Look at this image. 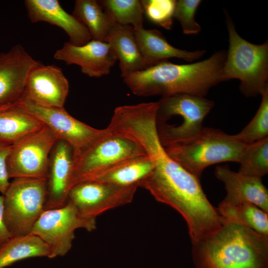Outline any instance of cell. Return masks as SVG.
I'll use <instances>...</instances> for the list:
<instances>
[{
	"label": "cell",
	"mask_w": 268,
	"mask_h": 268,
	"mask_svg": "<svg viewBox=\"0 0 268 268\" xmlns=\"http://www.w3.org/2000/svg\"><path fill=\"white\" fill-rule=\"evenodd\" d=\"M40 64L19 44L0 53V108L19 101L29 73Z\"/></svg>",
	"instance_id": "obj_13"
},
{
	"label": "cell",
	"mask_w": 268,
	"mask_h": 268,
	"mask_svg": "<svg viewBox=\"0 0 268 268\" xmlns=\"http://www.w3.org/2000/svg\"><path fill=\"white\" fill-rule=\"evenodd\" d=\"M73 158L72 147L58 139L50 155L45 210L59 208L67 203L72 187Z\"/></svg>",
	"instance_id": "obj_16"
},
{
	"label": "cell",
	"mask_w": 268,
	"mask_h": 268,
	"mask_svg": "<svg viewBox=\"0 0 268 268\" xmlns=\"http://www.w3.org/2000/svg\"><path fill=\"white\" fill-rule=\"evenodd\" d=\"M54 57L67 65L79 66L83 73L92 77L109 74L117 61L108 43L92 39L82 46L65 42L61 49L56 51Z\"/></svg>",
	"instance_id": "obj_15"
},
{
	"label": "cell",
	"mask_w": 268,
	"mask_h": 268,
	"mask_svg": "<svg viewBox=\"0 0 268 268\" xmlns=\"http://www.w3.org/2000/svg\"><path fill=\"white\" fill-rule=\"evenodd\" d=\"M200 0H176L173 17L180 23L185 34L199 33L201 27L195 20L196 10L201 2Z\"/></svg>",
	"instance_id": "obj_30"
},
{
	"label": "cell",
	"mask_w": 268,
	"mask_h": 268,
	"mask_svg": "<svg viewBox=\"0 0 268 268\" xmlns=\"http://www.w3.org/2000/svg\"><path fill=\"white\" fill-rule=\"evenodd\" d=\"M196 268H268V236L240 223L224 221L192 244Z\"/></svg>",
	"instance_id": "obj_3"
},
{
	"label": "cell",
	"mask_w": 268,
	"mask_h": 268,
	"mask_svg": "<svg viewBox=\"0 0 268 268\" xmlns=\"http://www.w3.org/2000/svg\"><path fill=\"white\" fill-rule=\"evenodd\" d=\"M227 52L220 50L201 62L175 64L168 60L123 78L127 86L139 96L189 94L204 97L223 81L222 70Z\"/></svg>",
	"instance_id": "obj_2"
},
{
	"label": "cell",
	"mask_w": 268,
	"mask_h": 268,
	"mask_svg": "<svg viewBox=\"0 0 268 268\" xmlns=\"http://www.w3.org/2000/svg\"><path fill=\"white\" fill-rule=\"evenodd\" d=\"M24 3L32 22L44 21L61 28L71 44L82 46L92 39L87 28L66 12L58 0H26Z\"/></svg>",
	"instance_id": "obj_18"
},
{
	"label": "cell",
	"mask_w": 268,
	"mask_h": 268,
	"mask_svg": "<svg viewBox=\"0 0 268 268\" xmlns=\"http://www.w3.org/2000/svg\"><path fill=\"white\" fill-rule=\"evenodd\" d=\"M138 187V184L124 186L83 181L70 188L68 201L83 217L96 219L107 211L131 202Z\"/></svg>",
	"instance_id": "obj_12"
},
{
	"label": "cell",
	"mask_w": 268,
	"mask_h": 268,
	"mask_svg": "<svg viewBox=\"0 0 268 268\" xmlns=\"http://www.w3.org/2000/svg\"><path fill=\"white\" fill-rule=\"evenodd\" d=\"M57 140L44 126L12 144L7 159L10 178L46 179L50 155Z\"/></svg>",
	"instance_id": "obj_10"
},
{
	"label": "cell",
	"mask_w": 268,
	"mask_h": 268,
	"mask_svg": "<svg viewBox=\"0 0 268 268\" xmlns=\"http://www.w3.org/2000/svg\"><path fill=\"white\" fill-rule=\"evenodd\" d=\"M157 102L156 131L165 148L198 134L203 127L204 117L214 105L213 101L204 97L189 94L162 97Z\"/></svg>",
	"instance_id": "obj_5"
},
{
	"label": "cell",
	"mask_w": 268,
	"mask_h": 268,
	"mask_svg": "<svg viewBox=\"0 0 268 268\" xmlns=\"http://www.w3.org/2000/svg\"><path fill=\"white\" fill-rule=\"evenodd\" d=\"M134 32L147 67L173 58L193 62L200 59L206 52L204 50L188 51L176 48L156 29H146L141 27L134 29Z\"/></svg>",
	"instance_id": "obj_19"
},
{
	"label": "cell",
	"mask_w": 268,
	"mask_h": 268,
	"mask_svg": "<svg viewBox=\"0 0 268 268\" xmlns=\"http://www.w3.org/2000/svg\"><path fill=\"white\" fill-rule=\"evenodd\" d=\"M69 88L61 68L41 64L29 73L22 98L41 106L64 108Z\"/></svg>",
	"instance_id": "obj_14"
},
{
	"label": "cell",
	"mask_w": 268,
	"mask_h": 268,
	"mask_svg": "<svg viewBox=\"0 0 268 268\" xmlns=\"http://www.w3.org/2000/svg\"><path fill=\"white\" fill-rule=\"evenodd\" d=\"M106 42L109 44L119 61L123 78L147 68L137 45L132 26L116 23L111 30Z\"/></svg>",
	"instance_id": "obj_20"
},
{
	"label": "cell",
	"mask_w": 268,
	"mask_h": 268,
	"mask_svg": "<svg viewBox=\"0 0 268 268\" xmlns=\"http://www.w3.org/2000/svg\"><path fill=\"white\" fill-rule=\"evenodd\" d=\"M144 14L151 22L170 30L176 4L174 0H140Z\"/></svg>",
	"instance_id": "obj_29"
},
{
	"label": "cell",
	"mask_w": 268,
	"mask_h": 268,
	"mask_svg": "<svg viewBox=\"0 0 268 268\" xmlns=\"http://www.w3.org/2000/svg\"><path fill=\"white\" fill-rule=\"evenodd\" d=\"M146 153L152 168L138 182V187L182 215L187 224L192 244L218 229L223 224V218L218 208L207 199L200 179L170 157L158 142L150 144Z\"/></svg>",
	"instance_id": "obj_1"
},
{
	"label": "cell",
	"mask_w": 268,
	"mask_h": 268,
	"mask_svg": "<svg viewBox=\"0 0 268 268\" xmlns=\"http://www.w3.org/2000/svg\"><path fill=\"white\" fill-rule=\"evenodd\" d=\"M225 15L229 45L222 70L223 81L238 79L240 90L246 96L261 95L268 89V42L256 45L245 40L226 11Z\"/></svg>",
	"instance_id": "obj_4"
},
{
	"label": "cell",
	"mask_w": 268,
	"mask_h": 268,
	"mask_svg": "<svg viewBox=\"0 0 268 268\" xmlns=\"http://www.w3.org/2000/svg\"><path fill=\"white\" fill-rule=\"evenodd\" d=\"M214 173L224 183L227 193L220 203L235 206L251 203L268 212V191L262 178L233 171L227 165L217 166Z\"/></svg>",
	"instance_id": "obj_17"
},
{
	"label": "cell",
	"mask_w": 268,
	"mask_h": 268,
	"mask_svg": "<svg viewBox=\"0 0 268 268\" xmlns=\"http://www.w3.org/2000/svg\"><path fill=\"white\" fill-rule=\"evenodd\" d=\"M152 168L151 162L145 153L123 161L99 173L89 181L124 186L138 184Z\"/></svg>",
	"instance_id": "obj_22"
},
{
	"label": "cell",
	"mask_w": 268,
	"mask_h": 268,
	"mask_svg": "<svg viewBox=\"0 0 268 268\" xmlns=\"http://www.w3.org/2000/svg\"><path fill=\"white\" fill-rule=\"evenodd\" d=\"M50 254L49 246L36 235L12 236L0 247V268L30 258H49Z\"/></svg>",
	"instance_id": "obj_23"
},
{
	"label": "cell",
	"mask_w": 268,
	"mask_h": 268,
	"mask_svg": "<svg viewBox=\"0 0 268 268\" xmlns=\"http://www.w3.org/2000/svg\"><path fill=\"white\" fill-rule=\"evenodd\" d=\"M49 128L58 139L67 142L73 154L84 149L107 131L93 128L70 115L64 108L47 107L21 98L17 103Z\"/></svg>",
	"instance_id": "obj_11"
},
{
	"label": "cell",
	"mask_w": 268,
	"mask_h": 268,
	"mask_svg": "<svg viewBox=\"0 0 268 268\" xmlns=\"http://www.w3.org/2000/svg\"><path fill=\"white\" fill-rule=\"evenodd\" d=\"M98 3L116 23L143 27V9L139 0H100Z\"/></svg>",
	"instance_id": "obj_26"
},
{
	"label": "cell",
	"mask_w": 268,
	"mask_h": 268,
	"mask_svg": "<svg viewBox=\"0 0 268 268\" xmlns=\"http://www.w3.org/2000/svg\"><path fill=\"white\" fill-rule=\"evenodd\" d=\"M3 196L4 221L10 234H30L45 210L46 179H13Z\"/></svg>",
	"instance_id": "obj_7"
},
{
	"label": "cell",
	"mask_w": 268,
	"mask_h": 268,
	"mask_svg": "<svg viewBox=\"0 0 268 268\" xmlns=\"http://www.w3.org/2000/svg\"><path fill=\"white\" fill-rule=\"evenodd\" d=\"M89 232L96 228V219L83 217L69 201L64 206L45 210L30 234L38 236L49 246V258L65 256L70 250L76 230Z\"/></svg>",
	"instance_id": "obj_9"
},
{
	"label": "cell",
	"mask_w": 268,
	"mask_h": 268,
	"mask_svg": "<svg viewBox=\"0 0 268 268\" xmlns=\"http://www.w3.org/2000/svg\"><path fill=\"white\" fill-rule=\"evenodd\" d=\"M3 202L4 196L0 195V247L12 237L6 228L4 221Z\"/></svg>",
	"instance_id": "obj_32"
},
{
	"label": "cell",
	"mask_w": 268,
	"mask_h": 268,
	"mask_svg": "<svg viewBox=\"0 0 268 268\" xmlns=\"http://www.w3.org/2000/svg\"><path fill=\"white\" fill-rule=\"evenodd\" d=\"M224 221L235 222L256 232L268 236V212L251 203L235 206L219 203L217 208Z\"/></svg>",
	"instance_id": "obj_25"
},
{
	"label": "cell",
	"mask_w": 268,
	"mask_h": 268,
	"mask_svg": "<svg viewBox=\"0 0 268 268\" xmlns=\"http://www.w3.org/2000/svg\"><path fill=\"white\" fill-rule=\"evenodd\" d=\"M238 172L262 178L268 172V137L246 144L238 162Z\"/></svg>",
	"instance_id": "obj_27"
},
{
	"label": "cell",
	"mask_w": 268,
	"mask_h": 268,
	"mask_svg": "<svg viewBox=\"0 0 268 268\" xmlns=\"http://www.w3.org/2000/svg\"><path fill=\"white\" fill-rule=\"evenodd\" d=\"M45 125L14 104L0 108V143L11 145Z\"/></svg>",
	"instance_id": "obj_21"
},
{
	"label": "cell",
	"mask_w": 268,
	"mask_h": 268,
	"mask_svg": "<svg viewBox=\"0 0 268 268\" xmlns=\"http://www.w3.org/2000/svg\"><path fill=\"white\" fill-rule=\"evenodd\" d=\"M72 14L87 28L94 40L106 42L116 24L96 0H75Z\"/></svg>",
	"instance_id": "obj_24"
},
{
	"label": "cell",
	"mask_w": 268,
	"mask_h": 268,
	"mask_svg": "<svg viewBox=\"0 0 268 268\" xmlns=\"http://www.w3.org/2000/svg\"><path fill=\"white\" fill-rule=\"evenodd\" d=\"M10 147L11 145L0 143V193L2 195L5 193L10 184L7 165Z\"/></svg>",
	"instance_id": "obj_31"
},
{
	"label": "cell",
	"mask_w": 268,
	"mask_h": 268,
	"mask_svg": "<svg viewBox=\"0 0 268 268\" xmlns=\"http://www.w3.org/2000/svg\"><path fill=\"white\" fill-rule=\"evenodd\" d=\"M261 95V103L254 118L240 132L234 135L244 144L268 137V89Z\"/></svg>",
	"instance_id": "obj_28"
},
{
	"label": "cell",
	"mask_w": 268,
	"mask_h": 268,
	"mask_svg": "<svg viewBox=\"0 0 268 268\" xmlns=\"http://www.w3.org/2000/svg\"><path fill=\"white\" fill-rule=\"evenodd\" d=\"M107 128L108 131L104 134L73 154L72 187L91 180L123 161L145 154L138 144Z\"/></svg>",
	"instance_id": "obj_8"
},
{
	"label": "cell",
	"mask_w": 268,
	"mask_h": 268,
	"mask_svg": "<svg viewBox=\"0 0 268 268\" xmlns=\"http://www.w3.org/2000/svg\"><path fill=\"white\" fill-rule=\"evenodd\" d=\"M246 145L234 135L203 127L192 138L164 148L170 157L200 179L203 170L210 165L227 161L239 162Z\"/></svg>",
	"instance_id": "obj_6"
}]
</instances>
